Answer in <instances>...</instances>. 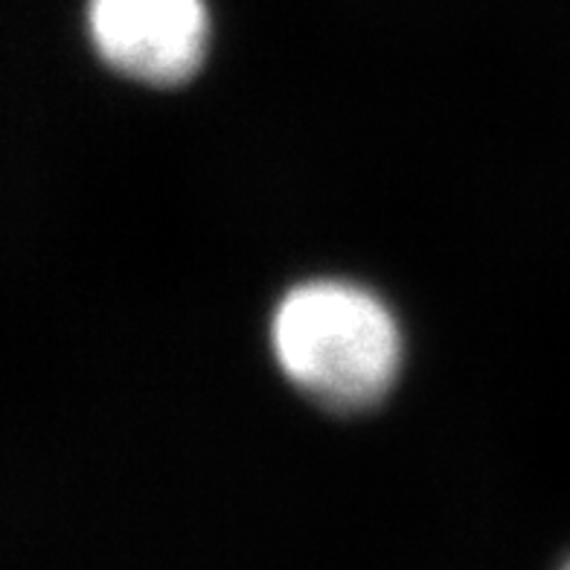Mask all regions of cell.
Wrapping results in <instances>:
<instances>
[{
    "label": "cell",
    "mask_w": 570,
    "mask_h": 570,
    "mask_svg": "<svg viewBox=\"0 0 570 570\" xmlns=\"http://www.w3.org/2000/svg\"><path fill=\"white\" fill-rule=\"evenodd\" d=\"M271 350L283 375L330 411H364L396 382L402 335L373 292L346 279H308L271 315Z\"/></svg>",
    "instance_id": "cell-1"
},
{
    "label": "cell",
    "mask_w": 570,
    "mask_h": 570,
    "mask_svg": "<svg viewBox=\"0 0 570 570\" xmlns=\"http://www.w3.org/2000/svg\"><path fill=\"white\" fill-rule=\"evenodd\" d=\"M559 570H570V556H568V559H564L562 564H559Z\"/></svg>",
    "instance_id": "cell-3"
},
{
    "label": "cell",
    "mask_w": 570,
    "mask_h": 570,
    "mask_svg": "<svg viewBox=\"0 0 570 570\" xmlns=\"http://www.w3.org/2000/svg\"><path fill=\"white\" fill-rule=\"evenodd\" d=\"M85 23L108 68L158 88L187 82L210 38L204 0H88Z\"/></svg>",
    "instance_id": "cell-2"
}]
</instances>
